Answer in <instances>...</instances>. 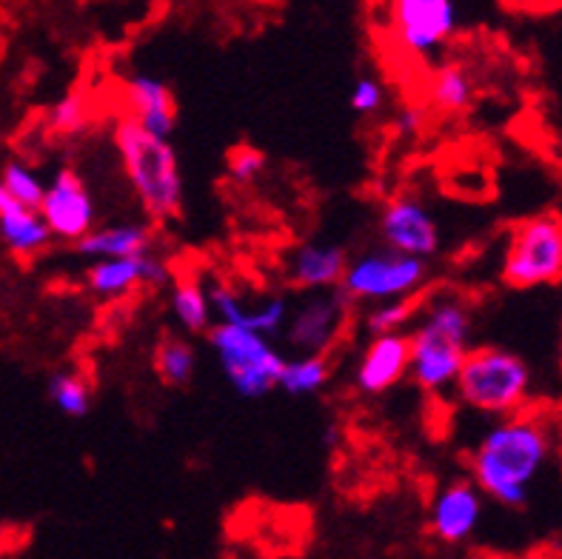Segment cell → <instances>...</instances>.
<instances>
[{"label": "cell", "instance_id": "obj_17", "mask_svg": "<svg viewBox=\"0 0 562 559\" xmlns=\"http://www.w3.org/2000/svg\"><path fill=\"white\" fill-rule=\"evenodd\" d=\"M123 100H126V114L135 118L146 132L171 141L178 128V112H175V98L169 86L151 75H132L123 86Z\"/></svg>", "mask_w": 562, "mask_h": 559}, {"label": "cell", "instance_id": "obj_6", "mask_svg": "<svg viewBox=\"0 0 562 559\" xmlns=\"http://www.w3.org/2000/svg\"><path fill=\"white\" fill-rule=\"evenodd\" d=\"M499 277L508 289L531 291L562 283V217L542 212L520 220L508 234Z\"/></svg>", "mask_w": 562, "mask_h": 559}, {"label": "cell", "instance_id": "obj_1", "mask_svg": "<svg viewBox=\"0 0 562 559\" xmlns=\"http://www.w3.org/2000/svg\"><path fill=\"white\" fill-rule=\"evenodd\" d=\"M554 446V423L542 411L522 409L508 417H494L471 448L469 477L485 500L499 508L520 511L549 468Z\"/></svg>", "mask_w": 562, "mask_h": 559}, {"label": "cell", "instance_id": "obj_23", "mask_svg": "<svg viewBox=\"0 0 562 559\" xmlns=\"http://www.w3.org/2000/svg\"><path fill=\"white\" fill-rule=\"evenodd\" d=\"M328 377H331L328 355L285 357L278 389H283L289 396H312L326 385Z\"/></svg>", "mask_w": 562, "mask_h": 559}, {"label": "cell", "instance_id": "obj_2", "mask_svg": "<svg viewBox=\"0 0 562 559\" xmlns=\"http://www.w3.org/2000/svg\"><path fill=\"white\" fill-rule=\"evenodd\" d=\"M412 326L408 377L426 394H449L471 348V334H474L471 305L457 294H440L431 303L420 305Z\"/></svg>", "mask_w": 562, "mask_h": 559}, {"label": "cell", "instance_id": "obj_12", "mask_svg": "<svg viewBox=\"0 0 562 559\" xmlns=\"http://www.w3.org/2000/svg\"><path fill=\"white\" fill-rule=\"evenodd\" d=\"M485 517V494L471 477L446 482L428 505V528L442 546H463L480 532Z\"/></svg>", "mask_w": 562, "mask_h": 559}, {"label": "cell", "instance_id": "obj_14", "mask_svg": "<svg viewBox=\"0 0 562 559\" xmlns=\"http://www.w3.org/2000/svg\"><path fill=\"white\" fill-rule=\"evenodd\" d=\"M169 266L164 257L151 251L132 257H103V260H89L86 269V289L98 300H121L128 291L140 286H164L169 280Z\"/></svg>", "mask_w": 562, "mask_h": 559}, {"label": "cell", "instance_id": "obj_30", "mask_svg": "<svg viewBox=\"0 0 562 559\" xmlns=\"http://www.w3.org/2000/svg\"><path fill=\"white\" fill-rule=\"evenodd\" d=\"M423 123H426V112H423L420 107H403L397 112V118H394V126H397V132L406 137L417 135V132L423 128Z\"/></svg>", "mask_w": 562, "mask_h": 559}, {"label": "cell", "instance_id": "obj_10", "mask_svg": "<svg viewBox=\"0 0 562 559\" xmlns=\"http://www.w3.org/2000/svg\"><path fill=\"white\" fill-rule=\"evenodd\" d=\"M380 241L383 246L403 251V255L431 260L442 246V232L420 194L403 191L394 194L380 212Z\"/></svg>", "mask_w": 562, "mask_h": 559}, {"label": "cell", "instance_id": "obj_9", "mask_svg": "<svg viewBox=\"0 0 562 559\" xmlns=\"http://www.w3.org/2000/svg\"><path fill=\"white\" fill-rule=\"evenodd\" d=\"M351 300L340 286L321 291H303L294 309H289L283 326L285 346L297 355H328L349 320Z\"/></svg>", "mask_w": 562, "mask_h": 559}, {"label": "cell", "instance_id": "obj_19", "mask_svg": "<svg viewBox=\"0 0 562 559\" xmlns=\"http://www.w3.org/2000/svg\"><path fill=\"white\" fill-rule=\"evenodd\" d=\"M155 248V234L149 223H112V226H94L75 243V251L83 260H103V257H132L151 251Z\"/></svg>", "mask_w": 562, "mask_h": 559}, {"label": "cell", "instance_id": "obj_20", "mask_svg": "<svg viewBox=\"0 0 562 559\" xmlns=\"http://www.w3.org/2000/svg\"><path fill=\"white\" fill-rule=\"evenodd\" d=\"M426 98L437 112L463 114L477 98V83L463 64H440L428 78Z\"/></svg>", "mask_w": 562, "mask_h": 559}, {"label": "cell", "instance_id": "obj_16", "mask_svg": "<svg viewBox=\"0 0 562 559\" xmlns=\"http://www.w3.org/2000/svg\"><path fill=\"white\" fill-rule=\"evenodd\" d=\"M349 266V251L337 243H300L285 260V280L300 291H321L340 286Z\"/></svg>", "mask_w": 562, "mask_h": 559}, {"label": "cell", "instance_id": "obj_28", "mask_svg": "<svg viewBox=\"0 0 562 559\" xmlns=\"http://www.w3.org/2000/svg\"><path fill=\"white\" fill-rule=\"evenodd\" d=\"M266 171V155L255 146H237L228 155V178L240 186H251Z\"/></svg>", "mask_w": 562, "mask_h": 559}, {"label": "cell", "instance_id": "obj_3", "mask_svg": "<svg viewBox=\"0 0 562 559\" xmlns=\"http://www.w3.org/2000/svg\"><path fill=\"white\" fill-rule=\"evenodd\" d=\"M112 143L143 214L157 223L178 217L183 209V171L171 141L151 135L135 118L123 114L114 121Z\"/></svg>", "mask_w": 562, "mask_h": 559}, {"label": "cell", "instance_id": "obj_29", "mask_svg": "<svg viewBox=\"0 0 562 559\" xmlns=\"http://www.w3.org/2000/svg\"><path fill=\"white\" fill-rule=\"evenodd\" d=\"M349 103L355 114H378L385 103V89L378 78H357Z\"/></svg>", "mask_w": 562, "mask_h": 559}, {"label": "cell", "instance_id": "obj_21", "mask_svg": "<svg viewBox=\"0 0 562 559\" xmlns=\"http://www.w3.org/2000/svg\"><path fill=\"white\" fill-rule=\"evenodd\" d=\"M169 312L180 332L206 334L214 326L212 303H209V289L198 277H178L169 291Z\"/></svg>", "mask_w": 562, "mask_h": 559}, {"label": "cell", "instance_id": "obj_18", "mask_svg": "<svg viewBox=\"0 0 562 559\" xmlns=\"http://www.w3.org/2000/svg\"><path fill=\"white\" fill-rule=\"evenodd\" d=\"M0 241L21 260L37 257L55 241L49 226H46V220H43L41 209L14 200L3 189V183H0Z\"/></svg>", "mask_w": 562, "mask_h": 559}, {"label": "cell", "instance_id": "obj_26", "mask_svg": "<svg viewBox=\"0 0 562 559\" xmlns=\"http://www.w3.org/2000/svg\"><path fill=\"white\" fill-rule=\"evenodd\" d=\"M0 183H3V189H7L14 200H21V203L26 205H35V209L41 205L43 189H46V180H43L32 166L21 164V160H9V164L3 166V171H0Z\"/></svg>", "mask_w": 562, "mask_h": 559}, {"label": "cell", "instance_id": "obj_13", "mask_svg": "<svg viewBox=\"0 0 562 559\" xmlns=\"http://www.w3.org/2000/svg\"><path fill=\"white\" fill-rule=\"evenodd\" d=\"M209 303H212L214 323H228V326L251 328L266 337L283 334L285 317L292 303L283 294H246L235 286L217 283L209 286Z\"/></svg>", "mask_w": 562, "mask_h": 559}, {"label": "cell", "instance_id": "obj_8", "mask_svg": "<svg viewBox=\"0 0 562 559\" xmlns=\"http://www.w3.org/2000/svg\"><path fill=\"white\" fill-rule=\"evenodd\" d=\"M389 14L397 49L414 60L440 55L460 29L457 0H392Z\"/></svg>", "mask_w": 562, "mask_h": 559}, {"label": "cell", "instance_id": "obj_15", "mask_svg": "<svg viewBox=\"0 0 562 559\" xmlns=\"http://www.w3.org/2000/svg\"><path fill=\"white\" fill-rule=\"evenodd\" d=\"M412 366V340L408 332L371 334L363 355L357 360L355 389L366 396H380L408 377Z\"/></svg>", "mask_w": 562, "mask_h": 559}, {"label": "cell", "instance_id": "obj_4", "mask_svg": "<svg viewBox=\"0 0 562 559\" xmlns=\"http://www.w3.org/2000/svg\"><path fill=\"white\" fill-rule=\"evenodd\" d=\"M535 389L531 366L503 346H471L457 371L451 394L483 417H508L528 409Z\"/></svg>", "mask_w": 562, "mask_h": 559}, {"label": "cell", "instance_id": "obj_5", "mask_svg": "<svg viewBox=\"0 0 562 559\" xmlns=\"http://www.w3.org/2000/svg\"><path fill=\"white\" fill-rule=\"evenodd\" d=\"M206 340L226 382L243 400H260L278 389L285 355L278 351L271 337L251 328L214 323Z\"/></svg>", "mask_w": 562, "mask_h": 559}, {"label": "cell", "instance_id": "obj_27", "mask_svg": "<svg viewBox=\"0 0 562 559\" xmlns=\"http://www.w3.org/2000/svg\"><path fill=\"white\" fill-rule=\"evenodd\" d=\"M89 121H92V114H89V103H86L83 94L69 92L49 109V121L46 123H49L55 135L75 137L89 126Z\"/></svg>", "mask_w": 562, "mask_h": 559}, {"label": "cell", "instance_id": "obj_22", "mask_svg": "<svg viewBox=\"0 0 562 559\" xmlns=\"http://www.w3.org/2000/svg\"><path fill=\"white\" fill-rule=\"evenodd\" d=\"M155 371L160 382L169 385V389H186L194 380V371H198V348L186 337L166 334L155 348Z\"/></svg>", "mask_w": 562, "mask_h": 559}, {"label": "cell", "instance_id": "obj_24", "mask_svg": "<svg viewBox=\"0 0 562 559\" xmlns=\"http://www.w3.org/2000/svg\"><path fill=\"white\" fill-rule=\"evenodd\" d=\"M46 391H49L52 405L60 414H66V417L80 420L92 411V385L78 371H57V374H52Z\"/></svg>", "mask_w": 562, "mask_h": 559}, {"label": "cell", "instance_id": "obj_32", "mask_svg": "<svg viewBox=\"0 0 562 559\" xmlns=\"http://www.w3.org/2000/svg\"><path fill=\"white\" fill-rule=\"evenodd\" d=\"M560 346H562V320H560Z\"/></svg>", "mask_w": 562, "mask_h": 559}, {"label": "cell", "instance_id": "obj_25", "mask_svg": "<svg viewBox=\"0 0 562 559\" xmlns=\"http://www.w3.org/2000/svg\"><path fill=\"white\" fill-rule=\"evenodd\" d=\"M417 312H420L417 298L380 300V303H371L369 314H366V332L369 334L406 332V326H412Z\"/></svg>", "mask_w": 562, "mask_h": 559}, {"label": "cell", "instance_id": "obj_31", "mask_svg": "<svg viewBox=\"0 0 562 559\" xmlns=\"http://www.w3.org/2000/svg\"><path fill=\"white\" fill-rule=\"evenodd\" d=\"M514 9H522V12H554L562 7V0H508Z\"/></svg>", "mask_w": 562, "mask_h": 559}, {"label": "cell", "instance_id": "obj_11", "mask_svg": "<svg viewBox=\"0 0 562 559\" xmlns=\"http://www.w3.org/2000/svg\"><path fill=\"white\" fill-rule=\"evenodd\" d=\"M37 209H41L55 241L78 243L83 234L98 226V203H94L92 191L80 178V171L69 169V166L55 171V178L43 189V200Z\"/></svg>", "mask_w": 562, "mask_h": 559}, {"label": "cell", "instance_id": "obj_7", "mask_svg": "<svg viewBox=\"0 0 562 559\" xmlns=\"http://www.w3.org/2000/svg\"><path fill=\"white\" fill-rule=\"evenodd\" d=\"M426 283L428 260L380 246L349 260L340 289L351 303H380V300L417 298Z\"/></svg>", "mask_w": 562, "mask_h": 559}]
</instances>
